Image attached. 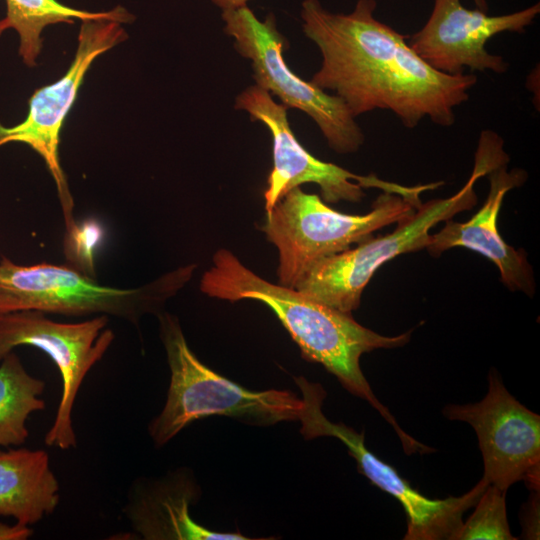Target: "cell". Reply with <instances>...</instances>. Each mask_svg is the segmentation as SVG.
<instances>
[{
    "label": "cell",
    "instance_id": "cell-11",
    "mask_svg": "<svg viewBox=\"0 0 540 540\" xmlns=\"http://www.w3.org/2000/svg\"><path fill=\"white\" fill-rule=\"evenodd\" d=\"M122 25L110 19L81 21L75 56L66 73L33 93L22 122L11 127L0 122V147L8 143H23L43 159L56 185L65 232L72 230L77 222L73 196L60 162L61 130L92 63L127 39Z\"/></svg>",
    "mask_w": 540,
    "mask_h": 540
},
{
    "label": "cell",
    "instance_id": "cell-20",
    "mask_svg": "<svg viewBox=\"0 0 540 540\" xmlns=\"http://www.w3.org/2000/svg\"><path fill=\"white\" fill-rule=\"evenodd\" d=\"M103 239L104 228L98 220L88 218L76 223L72 230L64 234L63 251L66 264L96 278L95 253Z\"/></svg>",
    "mask_w": 540,
    "mask_h": 540
},
{
    "label": "cell",
    "instance_id": "cell-18",
    "mask_svg": "<svg viewBox=\"0 0 540 540\" xmlns=\"http://www.w3.org/2000/svg\"><path fill=\"white\" fill-rule=\"evenodd\" d=\"M45 382L29 374L18 355L11 351L0 362V447L24 444L29 436V416L45 410L41 398Z\"/></svg>",
    "mask_w": 540,
    "mask_h": 540
},
{
    "label": "cell",
    "instance_id": "cell-10",
    "mask_svg": "<svg viewBox=\"0 0 540 540\" xmlns=\"http://www.w3.org/2000/svg\"><path fill=\"white\" fill-rule=\"evenodd\" d=\"M235 109L246 111L252 121L262 122L272 137L273 168L264 193L266 211L288 191L306 183L318 185L323 199L329 203L341 200L358 202L365 196L364 188H378L421 202L423 192L442 185V182H433L405 186L382 180L374 174L358 175L314 157L293 133L288 121V108L275 102L269 92L256 84L247 87L236 97Z\"/></svg>",
    "mask_w": 540,
    "mask_h": 540
},
{
    "label": "cell",
    "instance_id": "cell-7",
    "mask_svg": "<svg viewBox=\"0 0 540 540\" xmlns=\"http://www.w3.org/2000/svg\"><path fill=\"white\" fill-rule=\"evenodd\" d=\"M221 18L236 51L251 61L257 86L277 96L288 109H298L311 117L335 152L347 154L360 149L365 137L345 103L303 80L286 64L283 51L288 41L278 30L272 12L262 21L244 6L222 11Z\"/></svg>",
    "mask_w": 540,
    "mask_h": 540
},
{
    "label": "cell",
    "instance_id": "cell-19",
    "mask_svg": "<svg viewBox=\"0 0 540 540\" xmlns=\"http://www.w3.org/2000/svg\"><path fill=\"white\" fill-rule=\"evenodd\" d=\"M505 493L489 484L476 502L472 515L463 522L458 540H513L506 514Z\"/></svg>",
    "mask_w": 540,
    "mask_h": 540
},
{
    "label": "cell",
    "instance_id": "cell-3",
    "mask_svg": "<svg viewBox=\"0 0 540 540\" xmlns=\"http://www.w3.org/2000/svg\"><path fill=\"white\" fill-rule=\"evenodd\" d=\"M503 146L504 141L497 133L482 131L473 171L457 193L421 203L411 217L397 223L392 233L371 236L354 248L320 260L295 289L339 311L352 313L360 305L364 288L384 263L401 254L427 248L431 240L429 230L434 225L476 204V181L509 161Z\"/></svg>",
    "mask_w": 540,
    "mask_h": 540
},
{
    "label": "cell",
    "instance_id": "cell-13",
    "mask_svg": "<svg viewBox=\"0 0 540 540\" xmlns=\"http://www.w3.org/2000/svg\"><path fill=\"white\" fill-rule=\"evenodd\" d=\"M540 13V3L504 15L468 9L460 0H434L429 18L408 40L416 54L433 69L448 75L471 71L504 73L508 63L486 49L502 32L522 33Z\"/></svg>",
    "mask_w": 540,
    "mask_h": 540
},
{
    "label": "cell",
    "instance_id": "cell-22",
    "mask_svg": "<svg viewBox=\"0 0 540 540\" xmlns=\"http://www.w3.org/2000/svg\"><path fill=\"white\" fill-rule=\"evenodd\" d=\"M530 504L531 505H529V507L527 508L526 516L524 517V520L526 522L524 529L528 538H531V536H533L532 538H536L535 536L538 535V532H536L535 528L536 526L538 527V525H536V515L539 514L538 497L537 499L536 497L531 499Z\"/></svg>",
    "mask_w": 540,
    "mask_h": 540
},
{
    "label": "cell",
    "instance_id": "cell-16",
    "mask_svg": "<svg viewBox=\"0 0 540 540\" xmlns=\"http://www.w3.org/2000/svg\"><path fill=\"white\" fill-rule=\"evenodd\" d=\"M59 501L60 485L45 450L0 449V517L31 526L52 514Z\"/></svg>",
    "mask_w": 540,
    "mask_h": 540
},
{
    "label": "cell",
    "instance_id": "cell-4",
    "mask_svg": "<svg viewBox=\"0 0 540 540\" xmlns=\"http://www.w3.org/2000/svg\"><path fill=\"white\" fill-rule=\"evenodd\" d=\"M158 318L170 383L161 412L148 426L155 446L167 444L194 421L210 416L257 426L298 420L302 400L295 393L252 391L216 373L192 352L175 316L161 312Z\"/></svg>",
    "mask_w": 540,
    "mask_h": 540
},
{
    "label": "cell",
    "instance_id": "cell-1",
    "mask_svg": "<svg viewBox=\"0 0 540 540\" xmlns=\"http://www.w3.org/2000/svg\"><path fill=\"white\" fill-rule=\"evenodd\" d=\"M376 7V0H358L351 12L333 13L319 0L301 3L303 33L322 56L311 82L334 92L354 118L388 110L407 128L426 117L453 125L454 109L468 100L477 77L430 67L405 35L375 17Z\"/></svg>",
    "mask_w": 540,
    "mask_h": 540
},
{
    "label": "cell",
    "instance_id": "cell-9",
    "mask_svg": "<svg viewBox=\"0 0 540 540\" xmlns=\"http://www.w3.org/2000/svg\"><path fill=\"white\" fill-rule=\"evenodd\" d=\"M108 322L106 315L74 323L57 322L37 310L0 315V362L16 347L32 346L46 353L60 373L61 397L44 438L47 446L61 450L77 447L72 410L86 375L115 338Z\"/></svg>",
    "mask_w": 540,
    "mask_h": 540
},
{
    "label": "cell",
    "instance_id": "cell-12",
    "mask_svg": "<svg viewBox=\"0 0 540 540\" xmlns=\"http://www.w3.org/2000/svg\"><path fill=\"white\" fill-rule=\"evenodd\" d=\"M443 414L475 430L484 463V479L503 491L518 481L539 491L540 416L516 400L496 373L479 402L448 405Z\"/></svg>",
    "mask_w": 540,
    "mask_h": 540
},
{
    "label": "cell",
    "instance_id": "cell-15",
    "mask_svg": "<svg viewBox=\"0 0 540 540\" xmlns=\"http://www.w3.org/2000/svg\"><path fill=\"white\" fill-rule=\"evenodd\" d=\"M199 489L190 474L175 471L155 480L133 483L123 513L132 530L146 540H247L239 532H216L198 524L190 506Z\"/></svg>",
    "mask_w": 540,
    "mask_h": 540
},
{
    "label": "cell",
    "instance_id": "cell-17",
    "mask_svg": "<svg viewBox=\"0 0 540 540\" xmlns=\"http://www.w3.org/2000/svg\"><path fill=\"white\" fill-rule=\"evenodd\" d=\"M6 16L0 20V35L14 29L19 37L18 53L23 63L37 65L42 50V32L53 24L73 23L76 19H110L121 23L133 21V15L118 5L109 11L90 12L67 6L58 0H5Z\"/></svg>",
    "mask_w": 540,
    "mask_h": 540
},
{
    "label": "cell",
    "instance_id": "cell-6",
    "mask_svg": "<svg viewBox=\"0 0 540 540\" xmlns=\"http://www.w3.org/2000/svg\"><path fill=\"white\" fill-rule=\"evenodd\" d=\"M421 202L383 192L363 215L338 212L316 194L295 187L269 211L263 231L279 253V284L296 288L320 260L338 254L372 233L411 217Z\"/></svg>",
    "mask_w": 540,
    "mask_h": 540
},
{
    "label": "cell",
    "instance_id": "cell-23",
    "mask_svg": "<svg viewBox=\"0 0 540 540\" xmlns=\"http://www.w3.org/2000/svg\"><path fill=\"white\" fill-rule=\"evenodd\" d=\"M215 6L222 11L234 10L244 6L251 0H210Z\"/></svg>",
    "mask_w": 540,
    "mask_h": 540
},
{
    "label": "cell",
    "instance_id": "cell-14",
    "mask_svg": "<svg viewBox=\"0 0 540 540\" xmlns=\"http://www.w3.org/2000/svg\"><path fill=\"white\" fill-rule=\"evenodd\" d=\"M488 175L489 193L481 209L463 223L446 220L444 227L431 235L427 249L433 256L453 247L476 251L497 266L506 287L532 296L535 280L526 254L508 245L497 228V218L505 195L525 181L526 173L518 169L509 172L505 163Z\"/></svg>",
    "mask_w": 540,
    "mask_h": 540
},
{
    "label": "cell",
    "instance_id": "cell-2",
    "mask_svg": "<svg viewBox=\"0 0 540 540\" xmlns=\"http://www.w3.org/2000/svg\"><path fill=\"white\" fill-rule=\"evenodd\" d=\"M200 289L210 297L231 302L253 299L267 305L297 343L303 358L323 365L348 392L377 410L398 435L406 454L430 452V447L401 429L374 395L360 366L364 353L403 346L409 341L410 332L392 337L380 335L356 322L351 313L332 308L297 289L266 281L226 249L214 254Z\"/></svg>",
    "mask_w": 540,
    "mask_h": 540
},
{
    "label": "cell",
    "instance_id": "cell-24",
    "mask_svg": "<svg viewBox=\"0 0 540 540\" xmlns=\"http://www.w3.org/2000/svg\"><path fill=\"white\" fill-rule=\"evenodd\" d=\"M476 6V8L487 12L488 10V3L487 0H472Z\"/></svg>",
    "mask_w": 540,
    "mask_h": 540
},
{
    "label": "cell",
    "instance_id": "cell-5",
    "mask_svg": "<svg viewBox=\"0 0 540 540\" xmlns=\"http://www.w3.org/2000/svg\"><path fill=\"white\" fill-rule=\"evenodd\" d=\"M191 267L180 268L136 288L102 285L68 265L46 262L16 264L0 259V315L37 310L65 316L116 317L138 327L143 315L159 314L160 305L189 278Z\"/></svg>",
    "mask_w": 540,
    "mask_h": 540
},
{
    "label": "cell",
    "instance_id": "cell-21",
    "mask_svg": "<svg viewBox=\"0 0 540 540\" xmlns=\"http://www.w3.org/2000/svg\"><path fill=\"white\" fill-rule=\"evenodd\" d=\"M33 534L29 525L16 522L12 525L0 522V540H27Z\"/></svg>",
    "mask_w": 540,
    "mask_h": 540
},
{
    "label": "cell",
    "instance_id": "cell-8",
    "mask_svg": "<svg viewBox=\"0 0 540 540\" xmlns=\"http://www.w3.org/2000/svg\"><path fill=\"white\" fill-rule=\"evenodd\" d=\"M302 393L298 420L305 440L334 437L344 443L356 460L358 470L382 491L396 498L407 517L406 540H458L463 513L474 506L489 485L481 479L465 494L445 499H429L413 488L389 464L373 454L365 445L364 432L358 433L343 423L331 422L322 411L326 391L319 383L304 377L294 379Z\"/></svg>",
    "mask_w": 540,
    "mask_h": 540
}]
</instances>
